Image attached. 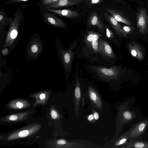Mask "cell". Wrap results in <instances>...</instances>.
Listing matches in <instances>:
<instances>
[{
    "instance_id": "4fadbf2b",
    "label": "cell",
    "mask_w": 148,
    "mask_h": 148,
    "mask_svg": "<svg viewBox=\"0 0 148 148\" xmlns=\"http://www.w3.org/2000/svg\"><path fill=\"white\" fill-rule=\"evenodd\" d=\"M88 94L89 99L96 108L102 110L103 104L101 99L98 93L90 86L88 87Z\"/></svg>"
},
{
    "instance_id": "30bf717a",
    "label": "cell",
    "mask_w": 148,
    "mask_h": 148,
    "mask_svg": "<svg viewBox=\"0 0 148 148\" xmlns=\"http://www.w3.org/2000/svg\"><path fill=\"white\" fill-rule=\"evenodd\" d=\"M86 0H60L56 3L45 5L46 8H56L77 5L85 3Z\"/></svg>"
},
{
    "instance_id": "7c38bea8",
    "label": "cell",
    "mask_w": 148,
    "mask_h": 148,
    "mask_svg": "<svg viewBox=\"0 0 148 148\" xmlns=\"http://www.w3.org/2000/svg\"><path fill=\"white\" fill-rule=\"evenodd\" d=\"M105 9L119 22L124 23L129 26H131L130 21L120 11L110 8H106Z\"/></svg>"
},
{
    "instance_id": "277c9868",
    "label": "cell",
    "mask_w": 148,
    "mask_h": 148,
    "mask_svg": "<svg viewBox=\"0 0 148 148\" xmlns=\"http://www.w3.org/2000/svg\"><path fill=\"white\" fill-rule=\"evenodd\" d=\"M102 35L94 32L89 31L86 32L84 42L87 46L95 53L99 52V40Z\"/></svg>"
},
{
    "instance_id": "f1b7e54d",
    "label": "cell",
    "mask_w": 148,
    "mask_h": 148,
    "mask_svg": "<svg viewBox=\"0 0 148 148\" xmlns=\"http://www.w3.org/2000/svg\"><path fill=\"white\" fill-rule=\"evenodd\" d=\"M51 114L53 119H55L57 118L58 114L57 112L55 110H52L51 112Z\"/></svg>"
},
{
    "instance_id": "cb8c5ba5",
    "label": "cell",
    "mask_w": 148,
    "mask_h": 148,
    "mask_svg": "<svg viewBox=\"0 0 148 148\" xmlns=\"http://www.w3.org/2000/svg\"><path fill=\"white\" fill-rule=\"evenodd\" d=\"M25 103L23 102L17 101L13 103L11 106L12 108H14L21 109L25 105Z\"/></svg>"
},
{
    "instance_id": "83f0119b",
    "label": "cell",
    "mask_w": 148,
    "mask_h": 148,
    "mask_svg": "<svg viewBox=\"0 0 148 148\" xmlns=\"http://www.w3.org/2000/svg\"><path fill=\"white\" fill-rule=\"evenodd\" d=\"M29 0H10L8 2V4H12L23 1H26Z\"/></svg>"
},
{
    "instance_id": "484cf974",
    "label": "cell",
    "mask_w": 148,
    "mask_h": 148,
    "mask_svg": "<svg viewBox=\"0 0 148 148\" xmlns=\"http://www.w3.org/2000/svg\"><path fill=\"white\" fill-rule=\"evenodd\" d=\"M60 0H43L42 3L45 5H48L57 3Z\"/></svg>"
},
{
    "instance_id": "3957f363",
    "label": "cell",
    "mask_w": 148,
    "mask_h": 148,
    "mask_svg": "<svg viewBox=\"0 0 148 148\" xmlns=\"http://www.w3.org/2000/svg\"><path fill=\"white\" fill-rule=\"evenodd\" d=\"M77 43L74 42L66 50L61 49L60 53L65 71L69 72L72 70V64L73 60L74 54L73 49L76 47Z\"/></svg>"
},
{
    "instance_id": "603a6c76",
    "label": "cell",
    "mask_w": 148,
    "mask_h": 148,
    "mask_svg": "<svg viewBox=\"0 0 148 148\" xmlns=\"http://www.w3.org/2000/svg\"><path fill=\"white\" fill-rule=\"evenodd\" d=\"M102 0H86L85 3L89 8H91L93 5L101 3Z\"/></svg>"
},
{
    "instance_id": "e575fe53",
    "label": "cell",
    "mask_w": 148,
    "mask_h": 148,
    "mask_svg": "<svg viewBox=\"0 0 148 148\" xmlns=\"http://www.w3.org/2000/svg\"><path fill=\"white\" fill-rule=\"evenodd\" d=\"M45 97L46 95L45 94L42 93L39 96V98L41 100H43L45 98Z\"/></svg>"
},
{
    "instance_id": "f546056e",
    "label": "cell",
    "mask_w": 148,
    "mask_h": 148,
    "mask_svg": "<svg viewBox=\"0 0 148 148\" xmlns=\"http://www.w3.org/2000/svg\"><path fill=\"white\" fill-rule=\"evenodd\" d=\"M58 144L60 145H64L66 143V141L63 139H60L58 140L57 141Z\"/></svg>"
},
{
    "instance_id": "44dd1931",
    "label": "cell",
    "mask_w": 148,
    "mask_h": 148,
    "mask_svg": "<svg viewBox=\"0 0 148 148\" xmlns=\"http://www.w3.org/2000/svg\"><path fill=\"white\" fill-rule=\"evenodd\" d=\"M7 18L6 17L5 13L2 11L0 12V28L1 30L3 27L6 24Z\"/></svg>"
},
{
    "instance_id": "6da1fadb",
    "label": "cell",
    "mask_w": 148,
    "mask_h": 148,
    "mask_svg": "<svg viewBox=\"0 0 148 148\" xmlns=\"http://www.w3.org/2000/svg\"><path fill=\"white\" fill-rule=\"evenodd\" d=\"M22 18L19 13H15L13 19H10V25L3 45V47L11 46L18 35V29Z\"/></svg>"
},
{
    "instance_id": "1f68e13d",
    "label": "cell",
    "mask_w": 148,
    "mask_h": 148,
    "mask_svg": "<svg viewBox=\"0 0 148 148\" xmlns=\"http://www.w3.org/2000/svg\"><path fill=\"white\" fill-rule=\"evenodd\" d=\"M8 52V49L5 48L3 49L2 51V54L5 56L7 55Z\"/></svg>"
},
{
    "instance_id": "4dcf8cb0",
    "label": "cell",
    "mask_w": 148,
    "mask_h": 148,
    "mask_svg": "<svg viewBox=\"0 0 148 148\" xmlns=\"http://www.w3.org/2000/svg\"><path fill=\"white\" fill-rule=\"evenodd\" d=\"M18 119V116L14 115H11L9 117V119L12 121H16Z\"/></svg>"
},
{
    "instance_id": "7402d4cb",
    "label": "cell",
    "mask_w": 148,
    "mask_h": 148,
    "mask_svg": "<svg viewBox=\"0 0 148 148\" xmlns=\"http://www.w3.org/2000/svg\"><path fill=\"white\" fill-rule=\"evenodd\" d=\"M106 36L110 40L114 41L116 43H117V42L113 32L108 27L106 28Z\"/></svg>"
},
{
    "instance_id": "d6a6232c",
    "label": "cell",
    "mask_w": 148,
    "mask_h": 148,
    "mask_svg": "<svg viewBox=\"0 0 148 148\" xmlns=\"http://www.w3.org/2000/svg\"><path fill=\"white\" fill-rule=\"evenodd\" d=\"M94 119V115L92 114H91L89 115L88 118V120L89 121H91Z\"/></svg>"
},
{
    "instance_id": "d4e9b609",
    "label": "cell",
    "mask_w": 148,
    "mask_h": 148,
    "mask_svg": "<svg viewBox=\"0 0 148 148\" xmlns=\"http://www.w3.org/2000/svg\"><path fill=\"white\" fill-rule=\"evenodd\" d=\"M122 27L123 29L127 35L132 33L134 29V27L131 26H124Z\"/></svg>"
},
{
    "instance_id": "5b68a950",
    "label": "cell",
    "mask_w": 148,
    "mask_h": 148,
    "mask_svg": "<svg viewBox=\"0 0 148 148\" xmlns=\"http://www.w3.org/2000/svg\"><path fill=\"white\" fill-rule=\"evenodd\" d=\"M137 27L139 32L141 34H145L147 31L148 17L147 11L145 8L140 9L137 14Z\"/></svg>"
},
{
    "instance_id": "4316f807",
    "label": "cell",
    "mask_w": 148,
    "mask_h": 148,
    "mask_svg": "<svg viewBox=\"0 0 148 148\" xmlns=\"http://www.w3.org/2000/svg\"><path fill=\"white\" fill-rule=\"evenodd\" d=\"M123 116L126 120H129L132 119V115L130 112L125 111L123 113Z\"/></svg>"
},
{
    "instance_id": "9c48e42d",
    "label": "cell",
    "mask_w": 148,
    "mask_h": 148,
    "mask_svg": "<svg viewBox=\"0 0 148 148\" xmlns=\"http://www.w3.org/2000/svg\"><path fill=\"white\" fill-rule=\"evenodd\" d=\"M45 21L53 27L64 28L66 26L65 23L55 15L48 12L44 14Z\"/></svg>"
},
{
    "instance_id": "7a4b0ae2",
    "label": "cell",
    "mask_w": 148,
    "mask_h": 148,
    "mask_svg": "<svg viewBox=\"0 0 148 148\" xmlns=\"http://www.w3.org/2000/svg\"><path fill=\"white\" fill-rule=\"evenodd\" d=\"M89 67L96 73L99 77L106 80L116 79L121 74L120 69L117 66H112L109 69L96 66H89Z\"/></svg>"
},
{
    "instance_id": "ba28073f",
    "label": "cell",
    "mask_w": 148,
    "mask_h": 148,
    "mask_svg": "<svg viewBox=\"0 0 148 148\" xmlns=\"http://www.w3.org/2000/svg\"><path fill=\"white\" fill-rule=\"evenodd\" d=\"M98 49L99 52L105 56L112 59L116 57V56L110 45L103 39H99Z\"/></svg>"
},
{
    "instance_id": "52a82bcc",
    "label": "cell",
    "mask_w": 148,
    "mask_h": 148,
    "mask_svg": "<svg viewBox=\"0 0 148 148\" xmlns=\"http://www.w3.org/2000/svg\"><path fill=\"white\" fill-rule=\"evenodd\" d=\"M103 15L105 19L118 35L124 37L127 36V35L123 29L122 27L112 15L106 12L104 13Z\"/></svg>"
},
{
    "instance_id": "5bb4252c",
    "label": "cell",
    "mask_w": 148,
    "mask_h": 148,
    "mask_svg": "<svg viewBox=\"0 0 148 148\" xmlns=\"http://www.w3.org/2000/svg\"><path fill=\"white\" fill-rule=\"evenodd\" d=\"M128 47L131 55L139 61H141L144 58L143 53L140 46L134 42L129 43Z\"/></svg>"
},
{
    "instance_id": "d6986e66",
    "label": "cell",
    "mask_w": 148,
    "mask_h": 148,
    "mask_svg": "<svg viewBox=\"0 0 148 148\" xmlns=\"http://www.w3.org/2000/svg\"><path fill=\"white\" fill-rule=\"evenodd\" d=\"M125 145V148H148V143L141 141H133L127 143Z\"/></svg>"
},
{
    "instance_id": "9a60e30c",
    "label": "cell",
    "mask_w": 148,
    "mask_h": 148,
    "mask_svg": "<svg viewBox=\"0 0 148 148\" xmlns=\"http://www.w3.org/2000/svg\"><path fill=\"white\" fill-rule=\"evenodd\" d=\"M81 97V91L78 75L76 76L74 93L75 111L76 117L78 114L79 106Z\"/></svg>"
},
{
    "instance_id": "e0dca14e",
    "label": "cell",
    "mask_w": 148,
    "mask_h": 148,
    "mask_svg": "<svg viewBox=\"0 0 148 148\" xmlns=\"http://www.w3.org/2000/svg\"><path fill=\"white\" fill-rule=\"evenodd\" d=\"M147 124V123L146 121H143L138 123L130 130L129 137L133 138L140 136L145 129Z\"/></svg>"
},
{
    "instance_id": "8992f818",
    "label": "cell",
    "mask_w": 148,
    "mask_h": 148,
    "mask_svg": "<svg viewBox=\"0 0 148 148\" xmlns=\"http://www.w3.org/2000/svg\"><path fill=\"white\" fill-rule=\"evenodd\" d=\"M88 24L90 27L96 26L99 31L103 33L105 30V26L100 18L97 13L94 11L89 16L88 20Z\"/></svg>"
},
{
    "instance_id": "2e32d148",
    "label": "cell",
    "mask_w": 148,
    "mask_h": 148,
    "mask_svg": "<svg viewBox=\"0 0 148 148\" xmlns=\"http://www.w3.org/2000/svg\"><path fill=\"white\" fill-rule=\"evenodd\" d=\"M48 11L53 13L68 18H73L77 17L79 15L78 12L70 9L56 10L47 8Z\"/></svg>"
},
{
    "instance_id": "8fae6325",
    "label": "cell",
    "mask_w": 148,
    "mask_h": 148,
    "mask_svg": "<svg viewBox=\"0 0 148 148\" xmlns=\"http://www.w3.org/2000/svg\"><path fill=\"white\" fill-rule=\"evenodd\" d=\"M42 48V43L36 39H34L29 45L28 53L31 57L35 58L41 52Z\"/></svg>"
},
{
    "instance_id": "836d02e7",
    "label": "cell",
    "mask_w": 148,
    "mask_h": 148,
    "mask_svg": "<svg viewBox=\"0 0 148 148\" xmlns=\"http://www.w3.org/2000/svg\"><path fill=\"white\" fill-rule=\"evenodd\" d=\"M94 119L97 120L99 118V114L97 112H95L94 114Z\"/></svg>"
},
{
    "instance_id": "ac0fdd59",
    "label": "cell",
    "mask_w": 148,
    "mask_h": 148,
    "mask_svg": "<svg viewBox=\"0 0 148 148\" xmlns=\"http://www.w3.org/2000/svg\"><path fill=\"white\" fill-rule=\"evenodd\" d=\"M35 127H32L29 129L21 131L18 133L14 134L10 136L8 139H12L18 138H23L27 136L30 134L34 132L37 129V127L35 128Z\"/></svg>"
},
{
    "instance_id": "ffe728a7",
    "label": "cell",
    "mask_w": 148,
    "mask_h": 148,
    "mask_svg": "<svg viewBox=\"0 0 148 148\" xmlns=\"http://www.w3.org/2000/svg\"><path fill=\"white\" fill-rule=\"evenodd\" d=\"M129 132H127L120 137L115 142L114 145L115 147L122 146L127 143L128 141Z\"/></svg>"
}]
</instances>
